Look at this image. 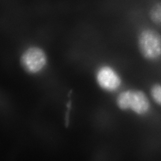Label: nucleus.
Returning <instances> with one entry per match:
<instances>
[{
  "mask_svg": "<svg viewBox=\"0 0 161 161\" xmlns=\"http://www.w3.org/2000/svg\"><path fill=\"white\" fill-rule=\"evenodd\" d=\"M116 108L124 112H130L140 117H147L152 110L151 100L144 91L138 88H127L117 93Z\"/></svg>",
  "mask_w": 161,
  "mask_h": 161,
  "instance_id": "f257e3e1",
  "label": "nucleus"
},
{
  "mask_svg": "<svg viewBox=\"0 0 161 161\" xmlns=\"http://www.w3.org/2000/svg\"><path fill=\"white\" fill-rule=\"evenodd\" d=\"M138 52L142 58L150 63L161 59V34L150 27L143 28L137 36Z\"/></svg>",
  "mask_w": 161,
  "mask_h": 161,
  "instance_id": "f03ea898",
  "label": "nucleus"
},
{
  "mask_svg": "<svg viewBox=\"0 0 161 161\" xmlns=\"http://www.w3.org/2000/svg\"><path fill=\"white\" fill-rule=\"evenodd\" d=\"M94 77L97 86L105 93H118L123 86L121 74L111 64L103 63L98 65L94 70Z\"/></svg>",
  "mask_w": 161,
  "mask_h": 161,
  "instance_id": "7ed1b4c3",
  "label": "nucleus"
},
{
  "mask_svg": "<svg viewBox=\"0 0 161 161\" xmlns=\"http://www.w3.org/2000/svg\"><path fill=\"white\" fill-rule=\"evenodd\" d=\"M20 63L27 73L36 74L46 67L48 58L46 52L40 47H31L23 52Z\"/></svg>",
  "mask_w": 161,
  "mask_h": 161,
  "instance_id": "20e7f679",
  "label": "nucleus"
},
{
  "mask_svg": "<svg viewBox=\"0 0 161 161\" xmlns=\"http://www.w3.org/2000/svg\"><path fill=\"white\" fill-rule=\"evenodd\" d=\"M149 16L155 25L161 26V1L156 3L150 7Z\"/></svg>",
  "mask_w": 161,
  "mask_h": 161,
  "instance_id": "39448f33",
  "label": "nucleus"
},
{
  "mask_svg": "<svg viewBox=\"0 0 161 161\" xmlns=\"http://www.w3.org/2000/svg\"><path fill=\"white\" fill-rule=\"evenodd\" d=\"M150 98L156 104L161 107V83L155 82L150 86Z\"/></svg>",
  "mask_w": 161,
  "mask_h": 161,
  "instance_id": "423d86ee",
  "label": "nucleus"
}]
</instances>
